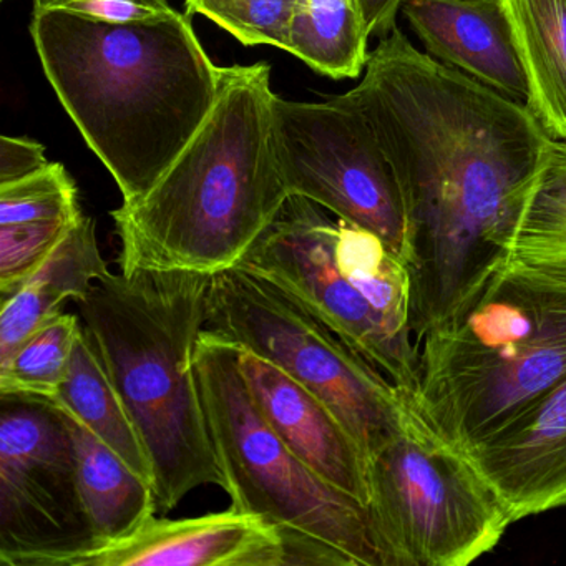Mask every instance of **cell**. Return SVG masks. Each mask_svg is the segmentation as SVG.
<instances>
[{
  "label": "cell",
  "instance_id": "obj_6",
  "mask_svg": "<svg viewBox=\"0 0 566 566\" xmlns=\"http://www.w3.org/2000/svg\"><path fill=\"white\" fill-rule=\"evenodd\" d=\"M240 266L290 294L397 387L413 394L419 349L406 261L379 237L287 198Z\"/></svg>",
  "mask_w": 566,
  "mask_h": 566
},
{
  "label": "cell",
  "instance_id": "obj_2",
  "mask_svg": "<svg viewBox=\"0 0 566 566\" xmlns=\"http://www.w3.org/2000/svg\"><path fill=\"white\" fill-rule=\"evenodd\" d=\"M29 31L49 84L124 203L140 200L217 101L220 67L190 15L105 22L34 11Z\"/></svg>",
  "mask_w": 566,
  "mask_h": 566
},
{
  "label": "cell",
  "instance_id": "obj_11",
  "mask_svg": "<svg viewBox=\"0 0 566 566\" xmlns=\"http://www.w3.org/2000/svg\"><path fill=\"white\" fill-rule=\"evenodd\" d=\"M97 545L64 417L48 402L0 399V563L69 566Z\"/></svg>",
  "mask_w": 566,
  "mask_h": 566
},
{
  "label": "cell",
  "instance_id": "obj_12",
  "mask_svg": "<svg viewBox=\"0 0 566 566\" xmlns=\"http://www.w3.org/2000/svg\"><path fill=\"white\" fill-rule=\"evenodd\" d=\"M69 566H287L283 532L233 506L197 518L151 516L140 530L102 543Z\"/></svg>",
  "mask_w": 566,
  "mask_h": 566
},
{
  "label": "cell",
  "instance_id": "obj_18",
  "mask_svg": "<svg viewBox=\"0 0 566 566\" xmlns=\"http://www.w3.org/2000/svg\"><path fill=\"white\" fill-rule=\"evenodd\" d=\"M528 78L530 111L566 142V0H500Z\"/></svg>",
  "mask_w": 566,
  "mask_h": 566
},
{
  "label": "cell",
  "instance_id": "obj_16",
  "mask_svg": "<svg viewBox=\"0 0 566 566\" xmlns=\"http://www.w3.org/2000/svg\"><path fill=\"white\" fill-rule=\"evenodd\" d=\"M108 273L98 248L95 221L82 214L21 290L0 303V364L39 327L62 313L67 301L84 300Z\"/></svg>",
  "mask_w": 566,
  "mask_h": 566
},
{
  "label": "cell",
  "instance_id": "obj_8",
  "mask_svg": "<svg viewBox=\"0 0 566 566\" xmlns=\"http://www.w3.org/2000/svg\"><path fill=\"white\" fill-rule=\"evenodd\" d=\"M205 329L270 360L323 400L367 460L402 429L410 394L294 297L240 264L211 277Z\"/></svg>",
  "mask_w": 566,
  "mask_h": 566
},
{
  "label": "cell",
  "instance_id": "obj_21",
  "mask_svg": "<svg viewBox=\"0 0 566 566\" xmlns=\"http://www.w3.org/2000/svg\"><path fill=\"white\" fill-rule=\"evenodd\" d=\"M81 329L78 314L64 311L39 327L0 364V399L52 402L67 376Z\"/></svg>",
  "mask_w": 566,
  "mask_h": 566
},
{
  "label": "cell",
  "instance_id": "obj_22",
  "mask_svg": "<svg viewBox=\"0 0 566 566\" xmlns=\"http://www.w3.org/2000/svg\"><path fill=\"white\" fill-rule=\"evenodd\" d=\"M513 253H566V142L549 145L523 210Z\"/></svg>",
  "mask_w": 566,
  "mask_h": 566
},
{
  "label": "cell",
  "instance_id": "obj_7",
  "mask_svg": "<svg viewBox=\"0 0 566 566\" xmlns=\"http://www.w3.org/2000/svg\"><path fill=\"white\" fill-rule=\"evenodd\" d=\"M193 363L231 506L280 528L286 545L316 539L354 566H397L369 506L301 462L258 412L238 366L237 344L203 329Z\"/></svg>",
  "mask_w": 566,
  "mask_h": 566
},
{
  "label": "cell",
  "instance_id": "obj_3",
  "mask_svg": "<svg viewBox=\"0 0 566 566\" xmlns=\"http://www.w3.org/2000/svg\"><path fill=\"white\" fill-rule=\"evenodd\" d=\"M271 67H220L197 134L140 200L112 211L122 273L238 266L291 197L273 144Z\"/></svg>",
  "mask_w": 566,
  "mask_h": 566
},
{
  "label": "cell",
  "instance_id": "obj_9",
  "mask_svg": "<svg viewBox=\"0 0 566 566\" xmlns=\"http://www.w3.org/2000/svg\"><path fill=\"white\" fill-rule=\"evenodd\" d=\"M369 510L397 566H465L495 548L513 520L463 450L413 406L369 460Z\"/></svg>",
  "mask_w": 566,
  "mask_h": 566
},
{
  "label": "cell",
  "instance_id": "obj_15",
  "mask_svg": "<svg viewBox=\"0 0 566 566\" xmlns=\"http://www.w3.org/2000/svg\"><path fill=\"white\" fill-rule=\"evenodd\" d=\"M402 12L430 57L528 105V78L500 0H406Z\"/></svg>",
  "mask_w": 566,
  "mask_h": 566
},
{
  "label": "cell",
  "instance_id": "obj_1",
  "mask_svg": "<svg viewBox=\"0 0 566 566\" xmlns=\"http://www.w3.org/2000/svg\"><path fill=\"white\" fill-rule=\"evenodd\" d=\"M337 98L373 128L399 181L410 326L422 343L512 256L553 138L528 105L440 64L397 28Z\"/></svg>",
  "mask_w": 566,
  "mask_h": 566
},
{
  "label": "cell",
  "instance_id": "obj_14",
  "mask_svg": "<svg viewBox=\"0 0 566 566\" xmlns=\"http://www.w3.org/2000/svg\"><path fill=\"white\" fill-rule=\"evenodd\" d=\"M513 520L566 505V377L502 429L463 450Z\"/></svg>",
  "mask_w": 566,
  "mask_h": 566
},
{
  "label": "cell",
  "instance_id": "obj_25",
  "mask_svg": "<svg viewBox=\"0 0 566 566\" xmlns=\"http://www.w3.org/2000/svg\"><path fill=\"white\" fill-rule=\"evenodd\" d=\"M77 221L0 224V303L21 290Z\"/></svg>",
  "mask_w": 566,
  "mask_h": 566
},
{
  "label": "cell",
  "instance_id": "obj_28",
  "mask_svg": "<svg viewBox=\"0 0 566 566\" xmlns=\"http://www.w3.org/2000/svg\"><path fill=\"white\" fill-rule=\"evenodd\" d=\"M369 38L382 39L397 28V15L406 0H357Z\"/></svg>",
  "mask_w": 566,
  "mask_h": 566
},
{
  "label": "cell",
  "instance_id": "obj_24",
  "mask_svg": "<svg viewBox=\"0 0 566 566\" xmlns=\"http://www.w3.org/2000/svg\"><path fill=\"white\" fill-rule=\"evenodd\" d=\"M297 0H185V14L203 15L247 48L290 51Z\"/></svg>",
  "mask_w": 566,
  "mask_h": 566
},
{
  "label": "cell",
  "instance_id": "obj_4",
  "mask_svg": "<svg viewBox=\"0 0 566 566\" xmlns=\"http://www.w3.org/2000/svg\"><path fill=\"white\" fill-rule=\"evenodd\" d=\"M211 277L193 271L108 273L75 301L150 457L164 512L200 486L224 489L193 363Z\"/></svg>",
  "mask_w": 566,
  "mask_h": 566
},
{
  "label": "cell",
  "instance_id": "obj_10",
  "mask_svg": "<svg viewBox=\"0 0 566 566\" xmlns=\"http://www.w3.org/2000/svg\"><path fill=\"white\" fill-rule=\"evenodd\" d=\"M273 144L291 197L379 237L406 261L407 220L399 181L363 115L339 98L323 104L274 95Z\"/></svg>",
  "mask_w": 566,
  "mask_h": 566
},
{
  "label": "cell",
  "instance_id": "obj_26",
  "mask_svg": "<svg viewBox=\"0 0 566 566\" xmlns=\"http://www.w3.org/2000/svg\"><path fill=\"white\" fill-rule=\"evenodd\" d=\"M34 11H62L105 22H142L177 14L170 0H34Z\"/></svg>",
  "mask_w": 566,
  "mask_h": 566
},
{
  "label": "cell",
  "instance_id": "obj_29",
  "mask_svg": "<svg viewBox=\"0 0 566 566\" xmlns=\"http://www.w3.org/2000/svg\"><path fill=\"white\" fill-rule=\"evenodd\" d=\"M2 2H6V0H2Z\"/></svg>",
  "mask_w": 566,
  "mask_h": 566
},
{
  "label": "cell",
  "instance_id": "obj_27",
  "mask_svg": "<svg viewBox=\"0 0 566 566\" xmlns=\"http://www.w3.org/2000/svg\"><path fill=\"white\" fill-rule=\"evenodd\" d=\"M51 161L45 157V147L32 138H0V185L14 184L35 171L48 167Z\"/></svg>",
  "mask_w": 566,
  "mask_h": 566
},
{
  "label": "cell",
  "instance_id": "obj_17",
  "mask_svg": "<svg viewBox=\"0 0 566 566\" xmlns=\"http://www.w3.org/2000/svg\"><path fill=\"white\" fill-rule=\"evenodd\" d=\"M55 409L71 433L78 489L98 545L130 536L157 512L154 483L135 472L78 417L62 407Z\"/></svg>",
  "mask_w": 566,
  "mask_h": 566
},
{
  "label": "cell",
  "instance_id": "obj_23",
  "mask_svg": "<svg viewBox=\"0 0 566 566\" xmlns=\"http://www.w3.org/2000/svg\"><path fill=\"white\" fill-rule=\"evenodd\" d=\"M82 214L77 184L62 164L51 161L22 180L0 185V224L74 223Z\"/></svg>",
  "mask_w": 566,
  "mask_h": 566
},
{
  "label": "cell",
  "instance_id": "obj_20",
  "mask_svg": "<svg viewBox=\"0 0 566 566\" xmlns=\"http://www.w3.org/2000/svg\"><path fill=\"white\" fill-rule=\"evenodd\" d=\"M369 41L357 0H297L287 52L316 74L359 77Z\"/></svg>",
  "mask_w": 566,
  "mask_h": 566
},
{
  "label": "cell",
  "instance_id": "obj_19",
  "mask_svg": "<svg viewBox=\"0 0 566 566\" xmlns=\"http://www.w3.org/2000/svg\"><path fill=\"white\" fill-rule=\"evenodd\" d=\"M48 403L74 413L135 472L154 483V469L140 433L84 324L72 350L67 376L57 397Z\"/></svg>",
  "mask_w": 566,
  "mask_h": 566
},
{
  "label": "cell",
  "instance_id": "obj_5",
  "mask_svg": "<svg viewBox=\"0 0 566 566\" xmlns=\"http://www.w3.org/2000/svg\"><path fill=\"white\" fill-rule=\"evenodd\" d=\"M566 377V253H513L479 296L422 340L412 396L460 450Z\"/></svg>",
  "mask_w": 566,
  "mask_h": 566
},
{
  "label": "cell",
  "instance_id": "obj_13",
  "mask_svg": "<svg viewBox=\"0 0 566 566\" xmlns=\"http://www.w3.org/2000/svg\"><path fill=\"white\" fill-rule=\"evenodd\" d=\"M237 347L244 386L268 426L321 479L369 506V460L349 430L280 367Z\"/></svg>",
  "mask_w": 566,
  "mask_h": 566
}]
</instances>
